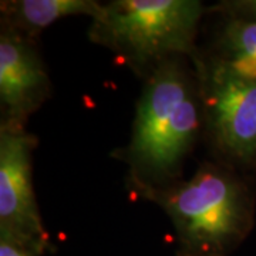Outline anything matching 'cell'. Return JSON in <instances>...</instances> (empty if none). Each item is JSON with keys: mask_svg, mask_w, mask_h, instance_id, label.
I'll list each match as a JSON object with an SVG mask.
<instances>
[{"mask_svg": "<svg viewBox=\"0 0 256 256\" xmlns=\"http://www.w3.org/2000/svg\"><path fill=\"white\" fill-rule=\"evenodd\" d=\"M202 13L198 0H116L92 20L90 38L132 67L154 70L170 58L194 56Z\"/></svg>", "mask_w": 256, "mask_h": 256, "instance_id": "cell-3", "label": "cell"}, {"mask_svg": "<svg viewBox=\"0 0 256 256\" xmlns=\"http://www.w3.org/2000/svg\"><path fill=\"white\" fill-rule=\"evenodd\" d=\"M36 146L37 138L26 130L0 128V236L44 254L52 242L33 190L32 154Z\"/></svg>", "mask_w": 256, "mask_h": 256, "instance_id": "cell-4", "label": "cell"}, {"mask_svg": "<svg viewBox=\"0 0 256 256\" xmlns=\"http://www.w3.org/2000/svg\"><path fill=\"white\" fill-rule=\"evenodd\" d=\"M212 10L218 12H229L236 14H249L256 18V0L254 2H230V3H220Z\"/></svg>", "mask_w": 256, "mask_h": 256, "instance_id": "cell-10", "label": "cell"}, {"mask_svg": "<svg viewBox=\"0 0 256 256\" xmlns=\"http://www.w3.org/2000/svg\"><path fill=\"white\" fill-rule=\"evenodd\" d=\"M104 6L92 0H14L3 2L6 28L28 37L40 33L54 22L68 16H100Z\"/></svg>", "mask_w": 256, "mask_h": 256, "instance_id": "cell-7", "label": "cell"}, {"mask_svg": "<svg viewBox=\"0 0 256 256\" xmlns=\"http://www.w3.org/2000/svg\"><path fill=\"white\" fill-rule=\"evenodd\" d=\"M201 87L178 57L151 72L138 101L131 141L121 158L140 192L175 184L201 126Z\"/></svg>", "mask_w": 256, "mask_h": 256, "instance_id": "cell-1", "label": "cell"}, {"mask_svg": "<svg viewBox=\"0 0 256 256\" xmlns=\"http://www.w3.org/2000/svg\"><path fill=\"white\" fill-rule=\"evenodd\" d=\"M202 104L214 144L239 161L256 156V80L202 68Z\"/></svg>", "mask_w": 256, "mask_h": 256, "instance_id": "cell-5", "label": "cell"}, {"mask_svg": "<svg viewBox=\"0 0 256 256\" xmlns=\"http://www.w3.org/2000/svg\"><path fill=\"white\" fill-rule=\"evenodd\" d=\"M52 82L28 37L3 28L0 36L2 127L22 131L50 97Z\"/></svg>", "mask_w": 256, "mask_h": 256, "instance_id": "cell-6", "label": "cell"}, {"mask_svg": "<svg viewBox=\"0 0 256 256\" xmlns=\"http://www.w3.org/2000/svg\"><path fill=\"white\" fill-rule=\"evenodd\" d=\"M210 67L256 80V20L235 18L229 23L220 38V56Z\"/></svg>", "mask_w": 256, "mask_h": 256, "instance_id": "cell-8", "label": "cell"}, {"mask_svg": "<svg viewBox=\"0 0 256 256\" xmlns=\"http://www.w3.org/2000/svg\"><path fill=\"white\" fill-rule=\"evenodd\" d=\"M0 256H43V254L18 240L0 236Z\"/></svg>", "mask_w": 256, "mask_h": 256, "instance_id": "cell-9", "label": "cell"}, {"mask_svg": "<svg viewBox=\"0 0 256 256\" xmlns=\"http://www.w3.org/2000/svg\"><path fill=\"white\" fill-rule=\"evenodd\" d=\"M142 194L172 220L178 256H226L246 230L245 190L220 165L204 164L190 181Z\"/></svg>", "mask_w": 256, "mask_h": 256, "instance_id": "cell-2", "label": "cell"}]
</instances>
